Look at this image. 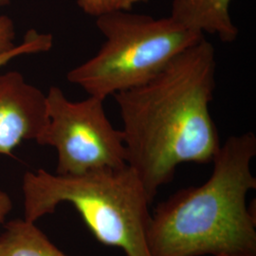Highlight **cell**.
I'll return each mask as SVG.
<instances>
[{"label":"cell","mask_w":256,"mask_h":256,"mask_svg":"<svg viewBox=\"0 0 256 256\" xmlns=\"http://www.w3.org/2000/svg\"><path fill=\"white\" fill-rule=\"evenodd\" d=\"M216 50L206 38L154 77L112 97L119 106L128 165L153 202L182 164H210L221 142L210 115Z\"/></svg>","instance_id":"1"},{"label":"cell","mask_w":256,"mask_h":256,"mask_svg":"<svg viewBox=\"0 0 256 256\" xmlns=\"http://www.w3.org/2000/svg\"><path fill=\"white\" fill-rule=\"evenodd\" d=\"M256 156L254 132L221 144L209 180L174 192L151 214V256H256V216L247 207Z\"/></svg>","instance_id":"2"},{"label":"cell","mask_w":256,"mask_h":256,"mask_svg":"<svg viewBox=\"0 0 256 256\" xmlns=\"http://www.w3.org/2000/svg\"><path fill=\"white\" fill-rule=\"evenodd\" d=\"M24 220L34 222L68 202L96 239L126 256H152L148 245L151 212L146 191L128 165L77 176L39 169L22 180Z\"/></svg>","instance_id":"3"},{"label":"cell","mask_w":256,"mask_h":256,"mask_svg":"<svg viewBox=\"0 0 256 256\" xmlns=\"http://www.w3.org/2000/svg\"><path fill=\"white\" fill-rule=\"evenodd\" d=\"M96 26L104 44L66 78L104 101L146 82L205 37L171 16L155 18L131 10L106 14L96 18Z\"/></svg>","instance_id":"4"},{"label":"cell","mask_w":256,"mask_h":256,"mask_svg":"<svg viewBox=\"0 0 256 256\" xmlns=\"http://www.w3.org/2000/svg\"><path fill=\"white\" fill-rule=\"evenodd\" d=\"M46 97L48 122L36 142L56 149L55 174L77 176L128 165L122 132L108 118L104 100L88 96L70 101L58 86H52Z\"/></svg>","instance_id":"5"},{"label":"cell","mask_w":256,"mask_h":256,"mask_svg":"<svg viewBox=\"0 0 256 256\" xmlns=\"http://www.w3.org/2000/svg\"><path fill=\"white\" fill-rule=\"evenodd\" d=\"M48 122L46 94L18 72L0 74V155L36 140Z\"/></svg>","instance_id":"6"},{"label":"cell","mask_w":256,"mask_h":256,"mask_svg":"<svg viewBox=\"0 0 256 256\" xmlns=\"http://www.w3.org/2000/svg\"><path fill=\"white\" fill-rule=\"evenodd\" d=\"M232 0H173L171 16L202 34L216 36L223 43H234L239 36L230 16Z\"/></svg>","instance_id":"7"},{"label":"cell","mask_w":256,"mask_h":256,"mask_svg":"<svg viewBox=\"0 0 256 256\" xmlns=\"http://www.w3.org/2000/svg\"><path fill=\"white\" fill-rule=\"evenodd\" d=\"M0 256H70L54 245L34 222L10 221L0 236Z\"/></svg>","instance_id":"8"},{"label":"cell","mask_w":256,"mask_h":256,"mask_svg":"<svg viewBox=\"0 0 256 256\" xmlns=\"http://www.w3.org/2000/svg\"><path fill=\"white\" fill-rule=\"evenodd\" d=\"M54 37L50 34H41L36 30H30L24 39L8 52L0 54V68L8 64L19 56L45 52L52 48Z\"/></svg>","instance_id":"9"},{"label":"cell","mask_w":256,"mask_h":256,"mask_svg":"<svg viewBox=\"0 0 256 256\" xmlns=\"http://www.w3.org/2000/svg\"><path fill=\"white\" fill-rule=\"evenodd\" d=\"M148 0H77L78 6L82 12L95 18L118 10H131L140 3Z\"/></svg>","instance_id":"10"},{"label":"cell","mask_w":256,"mask_h":256,"mask_svg":"<svg viewBox=\"0 0 256 256\" xmlns=\"http://www.w3.org/2000/svg\"><path fill=\"white\" fill-rule=\"evenodd\" d=\"M10 0H0V6L7 5ZM14 25L8 16H0V54L12 50L14 44Z\"/></svg>","instance_id":"11"},{"label":"cell","mask_w":256,"mask_h":256,"mask_svg":"<svg viewBox=\"0 0 256 256\" xmlns=\"http://www.w3.org/2000/svg\"><path fill=\"white\" fill-rule=\"evenodd\" d=\"M12 209V202L9 194L0 190V223H2Z\"/></svg>","instance_id":"12"},{"label":"cell","mask_w":256,"mask_h":256,"mask_svg":"<svg viewBox=\"0 0 256 256\" xmlns=\"http://www.w3.org/2000/svg\"><path fill=\"white\" fill-rule=\"evenodd\" d=\"M224 256V254H218V256Z\"/></svg>","instance_id":"13"}]
</instances>
